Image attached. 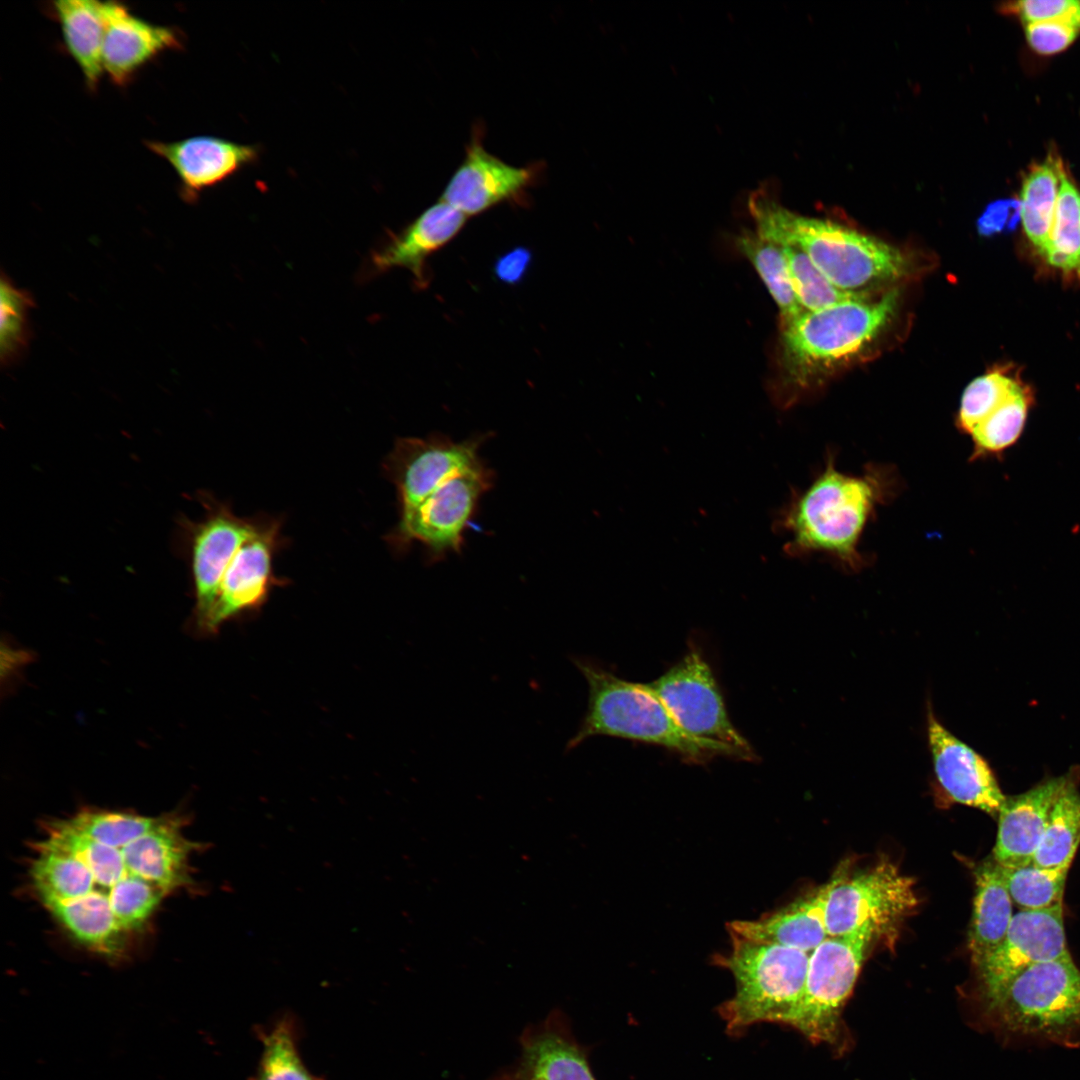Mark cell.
<instances>
[{
    "instance_id": "1",
    "label": "cell",
    "mask_w": 1080,
    "mask_h": 1080,
    "mask_svg": "<svg viewBox=\"0 0 1080 1080\" xmlns=\"http://www.w3.org/2000/svg\"><path fill=\"white\" fill-rule=\"evenodd\" d=\"M177 812L80 808L40 824L26 861L32 896L75 942L119 955L169 896L193 887L202 849Z\"/></svg>"
},
{
    "instance_id": "2",
    "label": "cell",
    "mask_w": 1080,
    "mask_h": 1080,
    "mask_svg": "<svg viewBox=\"0 0 1080 1080\" xmlns=\"http://www.w3.org/2000/svg\"><path fill=\"white\" fill-rule=\"evenodd\" d=\"M902 480L894 465L868 463L858 474L837 469L835 455L811 483L794 495L778 519L790 537L784 550L793 557L822 555L846 572L857 573L871 558L861 539L879 507L894 500Z\"/></svg>"
},
{
    "instance_id": "3",
    "label": "cell",
    "mask_w": 1080,
    "mask_h": 1080,
    "mask_svg": "<svg viewBox=\"0 0 1080 1080\" xmlns=\"http://www.w3.org/2000/svg\"><path fill=\"white\" fill-rule=\"evenodd\" d=\"M748 207L758 233L770 240L795 242L844 291L868 294L909 272L907 257L882 240L831 221L797 215L760 191L751 195Z\"/></svg>"
},
{
    "instance_id": "4",
    "label": "cell",
    "mask_w": 1080,
    "mask_h": 1080,
    "mask_svg": "<svg viewBox=\"0 0 1080 1080\" xmlns=\"http://www.w3.org/2000/svg\"><path fill=\"white\" fill-rule=\"evenodd\" d=\"M571 661L587 682L588 705L566 751L589 738L608 736L659 746L689 763L703 764L717 756L741 760L726 745L686 733L641 683L626 681L587 657L573 656Z\"/></svg>"
},
{
    "instance_id": "5",
    "label": "cell",
    "mask_w": 1080,
    "mask_h": 1080,
    "mask_svg": "<svg viewBox=\"0 0 1080 1080\" xmlns=\"http://www.w3.org/2000/svg\"><path fill=\"white\" fill-rule=\"evenodd\" d=\"M898 289L805 311L781 324L780 361L785 380L807 387L816 373L840 365L864 351L893 320Z\"/></svg>"
},
{
    "instance_id": "6",
    "label": "cell",
    "mask_w": 1080,
    "mask_h": 1080,
    "mask_svg": "<svg viewBox=\"0 0 1080 1080\" xmlns=\"http://www.w3.org/2000/svg\"><path fill=\"white\" fill-rule=\"evenodd\" d=\"M982 993L1002 1030L1066 1042L1080 1029V970L1071 955L1033 964Z\"/></svg>"
},
{
    "instance_id": "7",
    "label": "cell",
    "mask_w": 1080,
    "mask_h": 1080,
    "mask_svg": "<svg viewBox=\"0 0 1080 1080\" xmlns=\"http://www.w3.org/2000/svg\"><path fill=\"white\" fill-rule=\"evenodd\" d=\"M731 950L716 961L735 979L722 1014L729 1028L759 1022L789 1024L804 990L810 953L730 933Z\"/></svg>"
},
{
    "instance_id": "8",
    "label": "cell",
    "mask_w": 1080,
    "mask_h": 1080,
    "mask_svg": "<svg viewBox=\"0 0 1080 1080\" xmlns=\"http://www.w3.org/2000/svg\"><path fill=\"white\" fill-rule=\"evenodd\" d=\"M495 474L484 461L443 483L385 536L391 550L403 554L416 542L430 564L460 553L464 534Z\"/></svg>"
},
{
    "instance_id": "9",
    "label": "cell",
    "mask_w": 1080,
    "mask_h": 1080,
    "mask_svg": "<svg viewBox=\"0 0 1080 1080\" xmlns=\"http://www.w3.org/2000/svg\"><path fill=\"white\" fill-rule=\"evenodd\" d=\"M917 904L914 880L888 860L852 876L841 874L825 885L828 937L866 927L875 937L888 935Z\"/></svg>"
},
{
    "instance_id": "10",
    "label": "cell",
    "mask_w": 1080,
    "mask_h": 1080,
    "mask_svg": "<svg viewBox=\"0 0 1080 1080\" xmlns=\"http://www.w3.org/2000/svg\"><path fill=\"white\" fill-rule=\"evenodd\" d=\"M875 934L871 928L827 937L809 956L802 997L791 1026L815 1042L834 1043L841 1012Z\"/></svg>"
},
{
    "instance_id": "11",
    "label": "cell",
    "mask_w": 1080,
    "mask_h": 1080,
    "mask_svg": "<svg viewBox=\"0 0 1080 1080\" xmlns=\"http://www.w3.org/2000/svg\"><path fill=\"white\" fill-rule=\"evenodd\" d=\"M641 684L686 733L726 745L741 760L757 758L749 742L733 725L713 670L697 646H691L657 679Z\"/></svg>"
},
{
    "instance_id": "12",
    "label": "cell",
    "mask_w": 1080,
    "mask_h": 1080,
    "mask_svg": "<svg viewBox=\"0 0 1080 1080\" xmlns=\"http://www.w3.org/2000/svg\"><path fill=\"white\" fill-rule=\"evenodd\" d=\"M487 437L475 435L462 441L442 434L398 438L383 469L397 491L399 519L450 478L481 463L479 450Z\"/></svg>"
},
{
    "instance_id": "13",
    "label": "cell",
    "mask_w": 1080,
    "mask_h": 1080,
    "mask_svg": "<svg viewBox=\"0 0 1080 1080\" xmlns=\"http://www.w3.org/2000/svg\"><path fill=\"white\" fill-rule=\"evenodd\" d=\"M282 524L280 517L257 514L253 531L223 575L204 631L216 632L229 619L260 609L273 588L286 583L275 574L273 566L276 554L287 543Z\"/></svg>"
},
{
    "instance_id": "14",
    "label": "cell",
    "mask_w": 1080,
    "mask_h": 1080,
    "mask_svg": "<svg viewBox=\"0 0 1080 1080\" xmlns=\"http://www.w3.org/2000/svg\"><path fill=\"white\" fill-rule=\"evenodd\" d=\"M483 127L475 125L465 156L443 189L440 200L466 217L507 201H519L536 183L541 166H514L484 148Z\"/></svg>"
},
{
    "instance_id": "15",
    "label": "cell",
    "mask_w": 1080,
    "mask_h": 1080,
    "mask_svg": "<svg viewBox=\"0 0 1080 1080\" xmlns=\"http://www.w3.org/2000/svg\"><path fill=\"white\" fill-rule=\"evenodd\" d=\"M204 517L189 524V548L196 597V620L203 630L223 575L233 556L253 531L257 515L240 517L231 506L203 497Z\"/></svg>"
},
{
    "instance_id": "16",
    "label": "cell",
    "mask_w": 1080,
    "mask_h": 1080,
    "mask_svg": "<svg viewBox=\"0 0 1080 1080\" xmlns=\"http://www.w3.org/2000/svg\"><path fill=\"white\" fill-rule=\"evenodd\" d=\"M1063 903L1014 914L1000 945L977 967L981 992L992 990L1025 968L1069 956Z\"/></svg>"
},
{
    "instance_id": "17",
    "label": "cell",
    "mask_w": 1080,
    "mask_h": 1080,
    "mask_svg": "<svg viewBox=\"0 0 1080 1080\" xmlns=\"http://www.w3.org/2000/svg\"><path fill=\"white\" fill-rule=\"evenodd\" d=\"M144 145L174 170L179 179V194L190 204L195 203L203 191L253 164L260 153L256 145L211 135L170 142L145 140Z\"/></svg>"
},
{
    "instance_id": "18",
    "label": "cell",
    "mask_w": 1080,
    "mask_h": 1080,
    "mask_svg": "<svg viewBox=\"0 0 1080 1080\" xmlns=\"http://www.w3.org/2000/svg\"><path fill=\"white\" fill-rule=\"evenodd\" d=\"M927 737L938 785L953 802L997 817L1006 796L984 758L954 736L928 705Z\"/></svg>"
},
{
    "instance_id": "19",
    "label": "cell",
    "mask_w": 1080,
    "mask_h": 1080,
    "mask_svg": "<svg viewBox=\"0 0 1080 1080\" xmlns=\"http://www.w3.org/2000/svg\"><path fill=\"white\" fill-rule=\"evenodd\" d=\"M103 11L106 23L103 70L118 86L126 85L160 53L182 48L176 28L149 22L133 14L123 3L105 1Z\"/></svg>"
},
{
    "instance_id": "20",
    "label": "cell",
    "mask_w": 1080,
    "mask_h": 1080,
    "mask_svg": "<svg viewBox=\"0 0 1080 1080\" xmlns=\"http://www.w3.org/2000/svg\"><path fill=\"white\" fill-rule=\"evenodd\" d=\"M1074 774L1071 771L1005 798L997 816L992 857L999 865L1013 868L1033 863L1052 806Z\"/></svg>"
},
{
    "instance_id": "21",
    "label": "cell",
    "mask_w": 1080,
    "mask_h": 1080,
    "mask_svg": "<svg viewBox=\"0 0 1080 1080\" xmlns=\"http://www.w3.org/2000/svg\"><path fill=\"white\" fill-rule=\"evenodd\" d=\"M466 218L439 199L372 253V272L405 268L412 273L418 286H424L427 282V258L459 233Z\"/></svg>"
},
{
    "instance_id": "22",
    "label": "cell",
    "mask_w": 1080,
    "mask_h": 1080,
    "mask_svg": "<svg viewBox=\"0 0 1080 1080\" xmlns=\"http://www.w3.org/2000/svg\"><path fill=\"white\" fill-rule=\"evenodd\" d=\"M825 885L783 908L755 920L729 923V933L811 953L827 937L824 915Z\"/></svg>"
},
{
    "instance_id": "23",
    "label": "cell",
    "mask_w": 1080,
    "mask_h": 1080,
    "mask_svg": "<svg viewBox=\"0 0 1080 1080\" xmlns=\"http://www.w3.org/2000/svg\"><path fill=\"white\" fill-rule=\"evenodd\" d=\"M973 873L975 895L968 949L977 967L1003 941L1014 914L1001 866L992 858L979 864Z\"/></svg>"
},
{
    "instance_id": "24",
    "label": "cell",
    "mask_w": 1080,
    "mask_h": 1080,
    "mask_svg": "<svg viewBox=\"0 0 1080 1080\" xmlns=\"http://www.w3.org/2000/svg\"><path fill=\"white\" fill-rule=\"evenodd\" d=\"M59 24L64 47L78 66L86 86L95 91L104 73L103 1L59 0L49 8Z\"/></svg>"
},
{
    "instance_id": "25",
    "label": "cell",
    "mask_w": 1080,
    "mask_h": 1080,
    "mask_svg": "<svg viewBox=\"0 0 1080 1080\" xmlns=\"http://www.w3.org/2000/svg\"><path fill=\"white\" fill-rule=\"evenodd\" d=\"M1063 165L1049 156L1025 174L1021 193V220L1030 242L1042 256L1048 247Z\"/></svg>"
},
{
    "instance_id": "26",
    "label": "cell",
    "mask_w": 1080,
    "mask_h": 1080,
    "mask_svg": "<svg viewBox=\"0 0 1080 1080\" xmlns=\"http://www.w3.org/2000/svg\"><path fill=\"white\" fill-rule=\"evenodd\" d=\"M738 250L751 262L778 306L780 323H787L806 310L795 294L787 261L781 247L754 230L736 237Z\"/></svg>"
},
{
    "instance_id": "27",
    "label": "cell",
    "mask_w": 1080,
    "mask_h": 1080,
    "mask_svg": "<svg viewBox=\"0 0 1080 1080\" xmlns=\"http://www.w3.org/2000/svg\"><path fill=\"white\" fill-rule=\"evenodd\" d=\"M1033 402V392L1023 382L969 434L972 442L969 461L1000 459L1020 439Z\"/></svg>"
},
{
    "instance_id": "28",
    "label": "cell",
    "mask_w": 1080,
    "mask_h": 1080,
    "mask_svg": "<svg viewBox=\"0 0 1080 1080\" xmlns=\"http://www.w3.org/2000/svg\"><path fill=\"white\" fill-rule=\"evenodd\" d=\"M1076 776L1071 778L1054 802L1033 858L1044 868H1069L1080 845V792Z\"/></svg>"
},
{
    "instance_id": "29",
    "label": "cell",
    "mask_w": 1080,
    "mask_h": 1080,
    "mask_svg": "<svg viewBox=\"0 0 1080 1080\" xmlns=\"http://www.w3.org/2000/svg\"><path fill=\"white\" fill-rule=\"evenodd\" d=\"M515 1080H595L582 1052L554 1033L531 1039L524 1047Z\"/></svg>"
},
{
    "instance_id": "30",
    "label": "cell",
    "mask_w": 1080,
    "mask_h": 1080,
    "mask_svg": "<svg viewBox=\"0 0 1080 1080\" xmlns=\"http://www.w3.org/2000/svg\"><path fill=\"white\" fill-rule=\"evenodd\" d=\"M262 1050L252 1080H322L305 1065L299 1052V1030L293 1016L283 1015L257 1031Z\"/></svg>"
},
{
    "instance_id": "31",
    "label": "cell",
    "mask_w": 1080,
    "mask_h": 1080,
    "mask_svg": "<svg viewBox=\"0 0 1080 1080\" xmlns=\"http://www.w3.org/2000/svg\"><path fill=\"white\" fill-rule=\"evenodd\" d=\"M1042 256L1050 265L1080 276V193L1064 167L1050 241Z\"/></svg>"
},
{
    "instance_id": "32",
    "label": "cell",
    "mask_w": 1080,
    "mask_h": 1080,
    "mask_svg": "<svg viewBox=\"0 0 1080 1080\" xmlns=\"http://www.w3.org/2000/svg\"><path fill=\"white\" fill-rule=\"evenodd\" d=\"M782 249L791 282L801 306L817 311L839 303L868 298L869 294L844 291L831 283L813 264L805 251L795 242L772 240Z\"/></svg>"
},
{
    "instance_id": "33",
    "label": "cell",
    "mask_w": 1080,
    "mask_h": 1080,
    "mask_svg": "<svg viewBox=\"0 0 1080 1080\" xmlns=\"http://www.w3.org/2000/svg\"><path fill=\"white\" fill-rule=\"evenodd\" d=\"M36 306L33 295L18 288L4 272L0 277V362L9 368L22 360L28 351L32 328L30 311Z\"/></svg>"
},
{
    "instance_id": "34",
    "label": "cell",
    "mask_w": 1080,
    "mask_h": 1080,
    "mask_svg": "<svg viewBox=\"0 0 1080 1080\" xmlns=\"http://www.w3.org/2000/svg\"><path fill=\"white\" fill-rule=\"evenodd\" d=\"M1022 383L1017 371L1008 367H998L975 378L961 397L956 417L958 430L969 435Z\"/></svg>"
},
{
    "instance_id": "35",
    "label": "cell",
    "mask_w": 1080,
    "mask_h": 1080,
    "mask_svg": "<svg viewBox=\"0 0 1080 1080\" xmlns=\"http://www.w3.org/2000/svg\"><path fill=\"white\" fill-rule=\"evenodd\" d=\"M1001 868L1012 902L1021 910H1038L1063 903L1069 868H1044L1033 863Z\"/></svg>"
},
{
    "instance_id": "36",
    "label": "cell",
    "mask_w": 1080,
    "mask_h": 1080,
    "mask_svg": "<svg viewBox=\"0 0 1080 1080\" xmlns=\"http://www.w3.org/2000/svg\"><path fill=\"white\" fill-rule=\"evenodd\" d=\"M1001 10L1018 15L1025 23L1056 20L1080 31V0H1023L1005 3Z\"/></svg>"
},
{
    "instance_id": "37",
    "label": "cell",
    "mask_w": 1080,
    "mask_h": 1080,
    "mask_svg": "<svg viewBox=\"0 0 1080 1080\" xmlns=\"http://www.w3.org/2000/svg\"><path fill=\"white\" fill-rule=\"evenodd\" d=\"M1075 27L1056 20L1026 23L1025 34L1029 45L1042 55H1050L1067 48L1076 38Z\"/></svg>"
},
{
    "instance_id": "38",
    "label": "cell",
    "mask_w": 1080,
    "mask_h": 1080,
    "mask_svg": "<svg viewBox=\"0 0 1080 1080\" xmlns=\"http://www.w3.org/2000/svg\"><path fill=\"white\" fill-rule=\"evenodd\" d=\"M1021 220L1018 199H1001L990 203L977 220V230L983 236L1013 231Z\"/></svg>"
},
{
    "instance_id": "39",
    "label": "cell",
    "mask_w": 1080,
    "mask_h": 1080,
    "mask_svg": "<svg viewBox=\"0 0 1080 1080\" xmlns=\"http://www.w3.org/2000/svg\"><path fill=\"white\" fill-rule=\"evenodd\" d=\"M531 254L526 248H516L502 257L495 265V273L499 280L514 284L523 278L530 264Z\"/></svg>"
}]
</instances>
